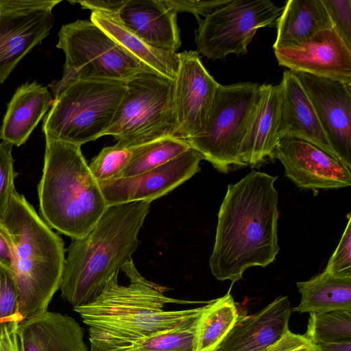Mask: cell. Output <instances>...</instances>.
I'll return each instance as SVG.
<instances>
[{"instance_id": "cell-1", "label": "cell", "mask_w": 351, "mask_h": 351, "mask_svg": "<svg viewBox=\"0 0 351 351\" xmlns=\"http://www.w3.org/2000/svg\"><path fill=\"white\" fill-rule=\"evenodd\" d=\"M278 176L252 171L228 186L218 213L209 259L212 274L232 285L254 266L265 267L278 254Z\"/></svg>"}, {"instance_id": "cell-2", "label": "cell", "mask_w": 351, "mask_h": 351, "mask_svg": "<svg viewBox=\"0 0 351 351\" xmlns=\"http://www.w3.org/2000/svg\"><path fill=\"white\" fill-rule=\"evenodd\" d=\"M150 204L139 201L108 206L88 234L72 239L59 288L65 301L73 307L89 303L132 259Z\"/></svg>"}, {"instance_id": "cell-3", "label": "cell", "mask_w": 351, "mask_h": 351, "mask_svg": "<svg viewBox=\"0 0 351 351\" xmlns=\"http://www.w3.org/2000/svg\"><path fill=\"white\" fill-rule=\"evenodd\" d=\"M121 270L128 278V285L119 283V271L116 272L94 300L85 305L73 307L88 326L89 341L154 335L176 326L202 308L165 311V305L169 304L199 302L165 295L169 289L144 278L132 259Z\"/></svg>"}, {"instance_id": "cell-4", "label": "cell", "mask_w": 351, "mask_h": 351, "mask_svg": "<svg viewBox=\"0 0 351 351\" xmlns=\"http://www.w3.org/2000/svg\"><path fill=\"white\" fill-rule=\"evenodd\" d=\"M0 229L12 252L19 313L24 319L46 312L60 288L65 261L62 238L16 191Z\"/></svg>"}, {"instance_id": "cell-5", "label": "cell", "mask_w": 351, "mask_h": 351, "mask_svg": "<svg viewBox=\"0 0 351 351\" xmlns=\"http://www.w3.org/2000/svg\"><path fill=\"white\" fill-rule=\"evenodd\" d=\"M45 139L44 166L38 186L41 218L60 233L81 238L103 215L107 204L81 146Z\"/></svg>"}, {"instance_id": "cell-6", "label": "cell", "mask_w": 351, "mask_h": 351, "mask_svg": "<svg viewBox=\"0 0 351 351\" xmlns=\"http://www.w3.org/2000/svg\"><path fill=\"white\" fill-rule=\"evenodd\" d=\"M126 89L120 80H77L53 99L43 119L45 138L82 145L105 134Z\"/></svg>"}, {"instance_id": "cell-7", "label": "cell", "mask_w": 351, "mask_h": 351, "mask_svg": "<svg viewBox=\"0 0 351 351\" xmlns=\"http://www.w3.org/2000/svg\"><path fill=\"white\" fill-rule=\"evenodd\" d=\"M56 47L64 51L65 63L62 79L48 85L54 98L77 80L125 82L141 72L154 71L90 20L62 25Z\"/></svg>"}, {"instance_id": "cell-8", "label": "cell", "mask_w": 351, "mask_h": 351, "mask_svg": "<svg viewBox=\"0 0 351 351\" xmlns=\"http://www.w3.org/2000/svg\"><path fill=\"white\" fill-rule=\"evenodd\" d=\"M125 86L105 135H112L128 147L178 137L173 81L154 71H143L125 81Z\"/></svg>"}, {"instance_id": "cell-9", "label": "cell", "mask_w": 351, "mask_h": 351, "mask_svg": "<svg viewBox=\"0 0 351 351\" xmlns=\"http://www.w3.org/2000/svg\"><path fill=\"white\" fill-rule=\"evenodd\" d=\"M258 88L257 83L250 82L219 84L202 129L186 140L222 173L231 166H246L241 147Z\"/></svg>"}, {"instance_id": "cell-10", "label": "cell", "mask_w": 351, "mask_h": 351, "mask_svg": "<svg viewBox=\"0 0 351 351\" xmlns=\"http://www.w3.org/2000/svg\"><path fill=\"white\" fill-rule=\"evenodd\" d=\"M282 11L269 0H232L204 19H197V52L212 60L244 55L256 32L274 25Z\"/></svg>"}, {"instance_id": "cell-11", "label": "cell", "mask_w": 351, "mask_h": 351, "mask_svg": "<svg viewBox=\"0 0 351 351\" xmlns=\"http://www.w3.org/2000/svg\"><path fill=\"white\" fill-rule=\"evenodd\" d=\"M61 1L0 0V84L49 34Z\"/></svg>"}, {"instance_id": "cell-12", "label": "cell", "mask_w": 351, "mask_h": 351, "mask_svg": "<svg viewBox=\"0 0 351 351\" xmlns=\"http://www.w3.org/2000/svg\"><path fill=\"white\" fill-rule=\"evenodd\" d=\"M202 156L190 147L173 160L138 175L99 182L108 207L162 197L199 171Z\"/></svg>"}, {"instance_id": "cell-13", "label": "cell", "mask_w": 351, "mask_h": 351, "mask_svg": "<svg viewBox=\"0 0 351 351\" xmlns=\"http://www.w3.org/2000/svg\"><path fill=\"white\" fill-rule=\"evenodd\" d=\"M173 81L177 136L187 140L202 129L219 84L210 75L195 51L178 53Z\"/></svg>"}, {"instance_id": "cell-14", "label": "cell", "mask_w": 351, "mask_h": 351, "mask_svg": "<svg viewBox=\"0 0 351 351\" xmlns=\"http://www.w3.org/2000/svg\"><path fill=\"white\" fill-rule=\"evenodd\" d=\"M337 156L351 169V84L295 73Z\"/></svg>"}, {"instance_id": "cell-15", "label": "cell", "mask_w": 351, "mask_h": 351, "mask_svg": "<svg viewBox=\"0 0 351 351\" xmlns=\"http://www.w3.org/2000/svg\"><path fill=\"white\" fill-rule=\"evenodd\" d=\"M274 158L298 187L317 191L351 184V169L308 141L283 137L274 150Z\"/></svg>"}, {"instance_id": "cell-16", "label": "cell", "mask_w": 351, "mask_h": 351, "mask_svg": "<svg viewBox=\"0 0 351 351\" xmlns=\"http://www.w3.org/2000/svg\"><path fill=\"white\" fill-rule=\"evenodd\" d=\"M280 66L351 84V49L332 27L322 30L298 45L274 49Z\"/></svg>"}, {"instance_id": "cell-17", "label": "cell", "mask_w": 351, "mask_h": 351, "mask_svg": "<svg viewBox=\"0 0 351 351\" xmlns=\"http://www.w3.org/2000/svg\"><path fill=\"white\" fill-rule=\"evenodd\" d=\"M291 313L287 296H280L257 313H241L215 351H261L287 332Z\"/></svg>"}, {"instance_id": "cell-18", "label": "cell", "mask_w": 351, "mask_h": 351, "mask_svg": "<svg viewBox=\"0 0 351 351\" xmlns=\"http://www.w3.org/2000/svg\"><path fill=\"white\" fill-rule=\"evenodd\" d=\"M282 95L280 84L259 85L241 143V156L246 165L256 166L273 158L280 141L278 127Z\"/></svg>"}, {"instance_id": "cell-19", "label": "cell", "mask_w": 351, "mask_h": 351, "mask_svg": "<svg viewBox=\"0 0 351 351\" xmlns=\"http://www.w3.org/2000/svg\"><path fill=\"white\" fill-rule=\"evenodd\" d=\"M279 84L282 95L278 127L280 138L293 137L308 141L340 161L295 73L290 70L285 71Z\"/></svg>"}, {"instance_id": "cell-20", "label": "cell", "mask_w": 351, "mask_h": 351, "mask_svg": "<svg viewBox=\"0 0 351 351\" xmlns=\"http://www.w3.org/2000/svg\"><path fill=\"white\" fill-rule=\"evenodd\" d=\"M120 21L153 47L170 53L181 46L177 12L163 0H125Z\"/></svg>"}, {"instance_id": "cell-21", "label": "cell", "mask_w": 351, "mask_h": 351, "mask_svg": "<svg viewBox=\"0 0 351 351\" xmlns=\"http://www.w3.org/2000/svg\"><path fill=\"white\" fill-rule=\"evenodd\" d=\"M20 351H88L84 332L72 317L46 311L18 323Z\"/></svg>"}, {"instance_id": "cell-22", "label": "cell", "mask_w": 351, "mask_h": 351, "mask_svg": "<svg viewBox=\"0 0 351 351\" xmlns=\"http://www.w3.org/2000/svg\"><path fill=\"white\" fill-rule=\"evenodd\" d=\"M53 99L46 86L36 81L19 86L9 103L0 129V139L17 147L24 144Z\"/></svg>"}, {"instance_id": "cell-23", "label": "cell", "mask_w": 351, "mask_h": 351, "mask_svg": "<svg viewBox=\"0 0 351 351\" xmlns=\"http://www.w3.org/2000/svg\"><path fill=\"white\" fill-rule=\"evenodd\" d=\"M276 24L274 50L298 45L322 30L333 27L322 0L288 1Z\"/></svg>"}, {"instance_id": "cell-24", "label": "cell", "mask_w": 351, "mask_h": 351, "mask_svg": "<svg viewBox=\"0 0 351 351\" xmlns=\"http://www.w3.org/2000/svg\"><path fill=\"white\" fill-rule=\"evenodd\" d=\"M90 21L152 71L175 80L179 66L178 53L167 52L152 47L126 27L117 14L92 12Z\"/></svg>"}, {"instance_id": "cell-25", "label": "cell", "mask_w": 351, "mask_h": 351, "mask_svg": "<svg viewBox=\"0 0 351 351\" xmlns=\"http://www.w3.org/2000/svg\"><path fill=\"white\" fill-rule=\"evenodd\" d=\"M205 305L176 326L154 335L90 341V351H194L196 328Z\"/></svg>"}, {"instance_id": "cell-26", "label": "cell", "mask_w": 351, "mask_h": 351, "mask_svg": "<svg viewBox=\"0 0 351 351\" xmlns=\"http://www.w3.org/2000/svg\"><path fill=\"white\" fill-rule=\"evenodd\" d=\"M301 294L298 313H323L351 310V277L332 276L326 271L296 284Z\"/></svg>"}, {"instance_id": "cell-27", "label": "cell", "mask_w": 351, "mask_h": 351, "mask_svg": "<svg viewBox=\"0 0 351 351\" xmlns=\"http://www.w3.org/2000/svg\"><path fill=\"white\" fill-rule=\"evenodd\" d=\"M205 305L196 328L194 351H215L234 325L241 313L230 293Z\"/></svg>"}, {"instance_id": "cell-28", "label": "cell", "mask_w": 351, "mask_h": 351, "mask_svg": "<svg viewBox=\"0 0 351 351\" xmlns=\"http://www.w3.org/2000/svg\"><path fill=\"white\" fill-rule=\"evenodd\" d=\"M190 147L185 139L176 136H167L137 146L132 162L118 178L134 176L153 169L173 160Z\"/></svg>"}, {"instance_id": "cell-29", "label": "cell", "mask_w": 351, "mask_h": 351, "mask_svg": "<svg viewBox=\"0 0 351 351\" xmlns=\"http://www.w3.org/2000/svg\"><path fill=\"white\" fill-rule=\"evenodd\" d=\"M304 335L313 343L351 341V310L310 313Z\"/></svg>"}, {"instance_id": "cell-30", "label": "cell", "mask_w": 351, "mask_h": 351, "mask_svg": "<svg viewBox=\"0 0 351 351\" xmlns=\"http://www.w3.org/2000/svg\"><path fill=\"white\" fill-rule=\"evenodd\" d=\"M135 147H125L118 143L104 147L88 164L95 178L98 182L118 178L132 162Z\"/></svg>"}, {"instance_id": "cell-31", "label": "cell", "mask_w": 351, "mask_h": 351, "mask_svg": "<svg viewBox=\"0 0 351 351\" xmlns=\"http://www.w3.org/2000/svg\"><path fill=\"white\" fill-rule=\"evenodd\" d=\"M12 147L6 143H0V221L8 213L16 191L14 179L17 173L14 169Z\"/></svg>"}, {"instance_id": "cell-32", "label": "cell", "mask_w": 351, "mask_h": 351, "mask_svg": "<svg viewBox=\"0 0 351 351\" xmlns=\"http://www.w3.org/2000/svg\"><path fill=\"white\" fill-rule=\"evenodd\" d=\"M18 298L12 271L0 264V320H23L19 313Z\"/></svg>"}, {"instance_id": "cell-33", "label": "cell", "mask_w": 351, "mask_h": 351, "mask_svg": "<svg viewBox=\"0 0 351 351\" xmlns=\"http://www.w3.org/2000/svg\"><path fill=\"white\" fill-rule=\"evenodd\" d=\"M324 271L335 276L351 277V217Z\"/></svg>"}, {"instance_id": "cell-34", "label": "cell", "mask_w": 351, "mask_h": 351, "mask_svg": "<svg viewBox=\"0 0 351 351\" xmlns=\"http://www.w3.org/2000/svg\"><path fill=\"white\" fill-rule=\"evenodd\" d=\"M333 28L351 49V0H322Z\"/></svg>"}, {"instance_id": "cell-35", "label": "cell", "mask_w": 351, "mask_h": 351, "mask_svg": "<svg viewBox=\"0 0 351 351\" xmlns=\"http://www.w3.org/2000/svg\"><path fill=\"white\" fill-rule=\"evenodd\" d=\"M170 8L177 13L190 12L195 17L199 15L207 16L216 10L227 5L232 0H210V1H196V0H163Z\"/></svg>"}, {"instance_id": "cell-36", "label": "cell", "mask_w": 351, "mask_h": 351, "mask_svg": "<svg viewBox=\"0 0 351 351\" xmlns=\"http://www.w3.org/2000/svg\"><path fill=\"white\" fill-rule=\"evenodd\" d=\"M261 351H317L304 335L295 334L288 330L276 344Z\"/></svg>"}, {"instance_id": "cell-37", "label": "cell", "mask_w": 351, "mask_h": 351, "mask_svg": "<svg viewBox=\"0 0 351 351\" xmlns=\"http://www.w3.org/2000/svg\"><path fill=\"white\" fill-rule=\"evenodd\" d=\"M19 322L12 320L0 323V351H20L17 336Z\"/></svg>"}, {"instance_id": "cell-38", "label": "cell", "mask_w": 351, "mask_h": 351, "mask_svg": "<svg viewBox=\"0 0 351 351\" xmlns=\"http://www.w3.org/2000/svg\"><path fill=\"white\" fill-rule=\"evenodd\" d=\"M125 0L121 1H99V0H85L73 1L72 3H78L82 8L89 9L92 12H98L109 14H118Z\"/></svg>"}, {"instance_id": "cell-39", "label": "cell", "mask_w": 351, "mask_h": 351, "mask_svg": "<svg viewBox=\"0 0 351 351\" xmlns=\"http://www.w3.org/2000/svg\"><path fill=\"white\" fill-rule=\"evenodd\" d=\"M0 264L11 269L12 256L8 241L0 229ZM11 271V270H10Z\"/></svg>"}, {"instance_id": "cell-40", "label": "cell", "mask_w": 351, "mask_h": 351, "mask_svg": "<svg viewBox=\"0 0 351 351\" xmlns=\"http://www.w3.org/2000/svg\"><path fill=\"white\" fill-rule=\"evenodd\" d=\"M317 351H351V341L339 342H317Z\"/></svg>"}, {"instance_id": "cell-41", "label": "cell", "mask_w": 351, "mask_h": 351, "mask_svg": "<svg viewBox=\"0 0 351 351\" xmlns=\"http://www.w3.org/2000/svg\"><path fill=\"white\" fill-rule=\"evenodd\" d=\"M116 351H141V350H116Z\"/></svg>"}, {"instance_id": "cell-42", "label": "cell", "mask_w": 351, "mask_h": 351, "mask_svg": "<svg viewBox=\"0 0 351 351\" xmlns=\"http://www.w3.org/2000/svg\"><path fill=\"white\" fill-rule=\"evenodd\" d=\"M9 320H3V319H1L0 320V323H2V322H8Z\"/></svg>"}]
</instances>
